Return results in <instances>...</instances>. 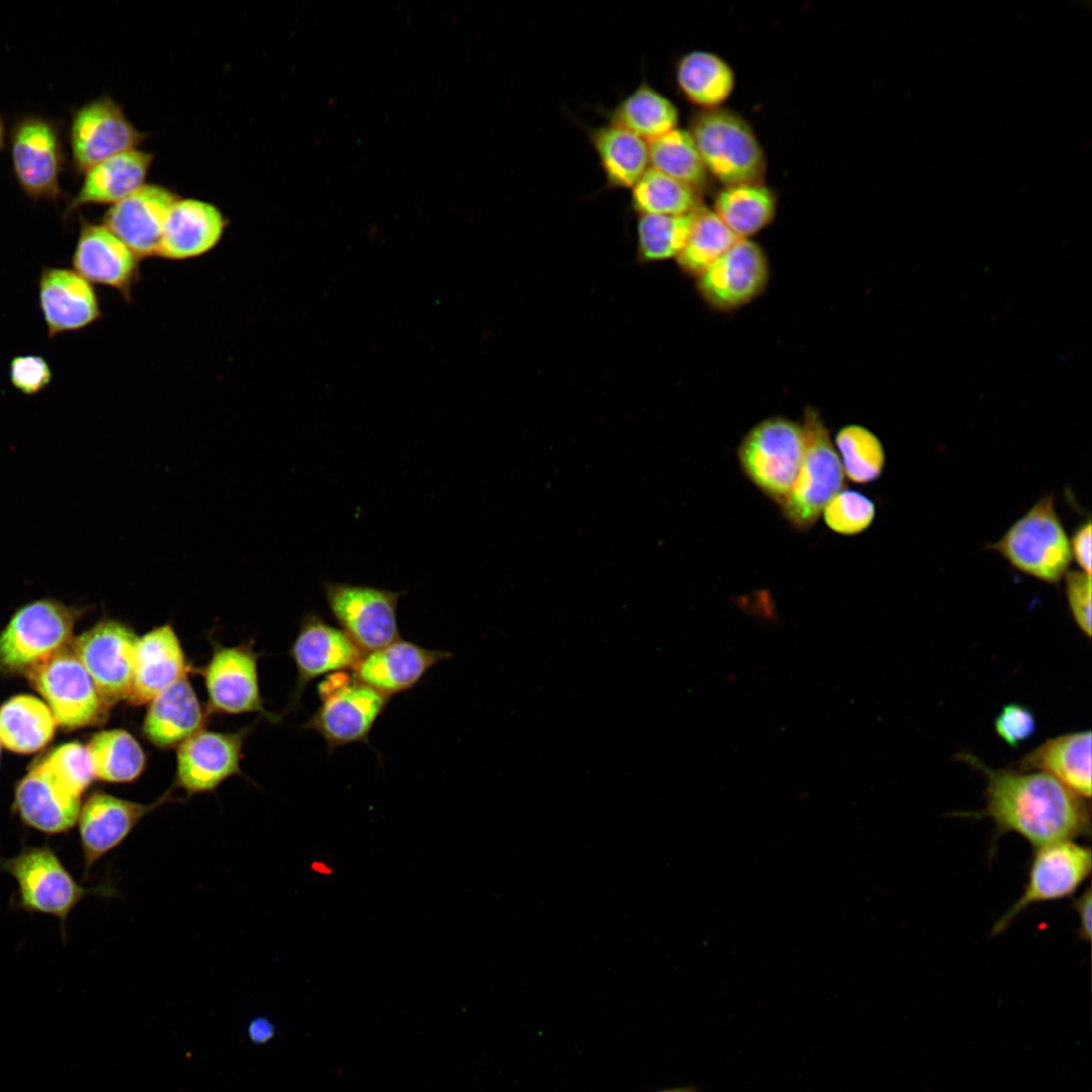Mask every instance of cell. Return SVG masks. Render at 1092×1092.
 <instances>
[{"mask_svg":"<svg viewBox=\"0 0 1092 1092\" xmlns=\"http://www.w3.org/2000/svg\"><path fill=\"white\" fill-rule=\"evenodd\" d=\"M80 611L43 599L17 610L0 634V665L24 671L70 643Z\"/></svg>","mask_w":1092,"mask_h":1092,"instance_id":"9","label":"cell"},{"mask_svg":"<svg viewBox=\"0 0 1092 1092\" xmlns=\"http://www.w3.org/2000/svg\"><path fill=\"white\" fill-rule=\"evenodd\" d=\"M963 757L987 779L986 807L978 815L993 821L997 836L1013 832L1037 848L1090 834L1089 802L1052 776L993 769L973 755Z\"/></svg>","mask_w":1092,"mask_h":1092,"instance_id":"1","label":"cell"},{"mask_svg":"<svg viewBox=\"0 0 1092 1092\" xmlns=\"http://www.w3.org/2000/svg\"><path fill=\"white\" fill-rule=\"evenodd\" d=\"M675 77L686 98L704 110L719 108L735 86L731 66L717 54L707 51L684 55L677 63Z\"/></svg>","mask_w":1092,"mask_h":1092,"instance_id":"31","label":"cell"},{"mask_svg":"<svg viewBox=\"0 0 1092 1092\" xmlns=\"http://www.w3.org/2000/svg\"><path fill=\"white\" fill-rule=\"evenodd\" d=\"M312 869L322 875H331L333 873V869L326 862L314 861Z\"/></svg>","mask_w":1092,"mask_h":1092,"instance_id":"49","label":"cell"},{"mask_svg":"<svg viewBox=\"0 0 1092 1092\" xmlns=\"http://www.w3.org/2000/svg\"><path fill=\"white\" fill-rule=\"evenodd\" d=\"M0 873L16 881L17 896L12 905L15 909L55 916L61 921L62 931L70 912L84 897L115 895L109 883L92 888L81 886L47 843L23 846L10 858L0 857Z\"/></svg>","mask_w":1092,"mask_h":1092,"instance_id":"2","label":"cell"},{"mask_svg":"<svg viewBox=\"0 0 1092 1092\" xmlns=\"http://www.w3.org/2000/svg\"><path fill=\"white\" fill-rule=\"evenodd\" d=\"M835 444L846 476L857 483H868L883 472L886 455L882 442L869 429L848 425L838 431Z\"/></svg>","mask_w":1092,"mask_h":1092,"instance_id":"39","label":"cell"},{"mask_svg":"<svg viewBox=\"0 0 1092 1092\" xmlns=\"http://www.w3.org/2000/svg\"><path fill=\"white\" fill-rule=\"evenodd\" d=\"M38 298L50 339L84 329L101 316L93 286L75 270L42 268Z\"/></svg>","mask_w":1092,"mask_h":1092,"instance_id":"22","label":"cell"},{"mask_svg":"<svg viewBox=\"0 0 1092 1092\" xmlns=\"http://www.w3.org/2000/svg\"><path fill=\"white\" fill-rule=\"evenodd\" d=\"M1068 605L1081 631L1091 637V575L1081 570H1068L1064 576Z\"/></svg>","mask_w":1092,"mask_h":1092,"instance_id":"45","label":"cell"},{"mask_svg":"<svg viewBox=\"0 0 1092 1092\" xmlns=\"http://www.w3.org/2000/svg\"><path fill=\"white\" fill-rule=\"evenodd\" d=\"M826 525L841 535H856L867 530L876 516L872 499L855 490H841L823 510Z\"/></svg>","mask_w":1092,"mask_h":1092,"instance_id":"41","label":"cell"},{"mask_svg":"<svg viewBox=\"0 0 1092 1092\" xmlns=\"http://www.w3.org/2000/svg\"><path fill=\"white\" fill-rule=\"evenodd\" d=\"M10 152L14 177L31 199L58 200L63 191L60 176L66 162L58 123L37 114L17 117L10 128Z\"/></svg>","mask_w":1092,"mask_h":1092,"instance_id":"10","label":"cell"},{"mask_svg":"<svg viewBox=\"0 0 1092 1092\" xmlns=\"http://www.w3.org/2000/svg\"><path fill=\"white\" fill-rule=\"evenodd\" d=\"M695 212L682 215L640 214L638 253L644 261L676 258L687 242Z\"/></svg>","mask_w":1092,"mask_h":1092,"instance_id":"40","label":"cell"},{"mask_svg":"<svg viewBox=\"0 0 1092 1092\" xmlns=\"http://www.w3.org/2000/svg\"><path fill=\"white\" fill-rule=\"evenodd\" d=\"M257 654L250 646L225 647L216 645L207 665L202 669L209 705L217 712L239 714L266 712L260 696Z\"/></svg>","mask_w":1092,"mask_h":1092,"instance_id":"18","label":"cell"},{"mask_svg":"<svg viewBox=\"0 0 1092 1092\" xmlns=\"http://www.w3.org/2000/svg\"><path fill=\"white\" fill-rule=\"evenodd\" d=\"M1023 771L1048 774L1089 799L1091 796V732L1079 731L1051 738L1023 756Z\"/></svg>","mask_w":1092,"mask_h":1092,"instance_id":"29","label":"cell"},{"mask_svg":"<svg viewBox=\"0 0 1092 1092\" xmlns=\"http://www.w3.org/2000/svg\"><path fill=\"white\" fill-rule=\"evenodd\" d=\"M245 730L222 733L200 730L179 744L177 783L188 794L214 790L225 779L241 774Z\"/></svg>","mask_w":1092,"mask_h":1092,"instance_id":"20","label":"cell"},{"mask_svg":"<svg viewBox=\"0 0 1092 1092\" xmlns=\"http://www.w3.org/2000/svg\"><path fill=\"white\" fill-rule=\"evenodd\" d=\"M72 264L90 283L112 287L128 297L139 257L106 226L82 218Z\"/></svg>","mask_w":1092,"mask_h":1092,"instance_id":"21","label":"cell"},{"mask_svg":"<svg viewBox=\"0 0 1092 1092\" xmlns=\"http://www.w3.org/2000/svg\"><path fill=\"white\" fill-rule=\"evenodd\" d=\"M612 122L649 142L677 127L678 110L667 97L642 84L618 104Z\"/></svg>","mask_w":1092,"mask_h":1092,"instance_id":"34","label":"cell"},{"mask_svg":"<svg viewBox=\"0 0 1092 1092\" xmlns=\"http://www.w3.org/2000/svg\"><path fill=\"white\" fill-rule=\"evenodd\" d=\"M139 638L128 626L111 619L73 638L77 656L108 707L128 699Z\"/></svg>","mask_w":1092,"mask_h":1092,"instance_id":"11","label":"cell"},{"mask_svg":"<svg viewBox=\"0 0 1092 1092\" xmlns=\"http://www.w3.org/2000/svg\"><path fill=\"white\" fill-rule=\"evenodd\" d=\"M145 139L146 133L126 118L121 105L107 95L86 102L72 113L69 142L73 165L79 173L136 149Z\"/></svg>","mask_w":1092,"mask_h":1092,"instance_id":"14","label":"cell"},{"mask_svg":"<svg viewBox=\"0 0 1092 1092\" xmlns=\"http://www.w3.org/2000/svg\"><path fill=\"white\" fill-rule=\"evenodd\" d=\"M0 745H1V743H0Z\"/></svg>","mask_w":1092,"mask_h":1092,"instance_id":"52","label":"cell"},{"mask_svg":"<svg viewBox=\"0 0 1092 1092\" xmlns=\"http://www.w3.org/2000/svg\"><path fill=\"white\" fill-rule=\"evenodd\" d=\"M988 549L1021 573L1050 584L1064 578L1073 559L1054 494L1037 500Z\"/></svg>","mask_w":1092,"mask_h":1092,"instance_id":"3","label":"cell"},{"mask_svg":"<svg viewBox=\"0 0 1092 1092\" xmlns=\"http://www.w3.org/2000/svg\"><path fill=\"white\" fill-rule=\"evenodd\" d=\"M205 716L187 675L174 681L150 703L143 724L147 739L158 747H170L200 731Z\"/></svg>","mask_w":1092,"mask_h":1092,"instance_id":"28","label":"cell"},{"mask_svg":"<svg viewBox=\"0 0 1092 1092\" xmlns=\"http://www.w3.org/2000/svg\"><path fill=\"white\" fill-rule=\"evenodd\" d=\"M804 451L803 425L774 417L758 423L745 435L737 455L750 481L781 505L795 483Z\"/></svg>","mask_w":1092,"mask_h":1092,"instance_id":"5","label":"cell"},{"mask_svg":"<svg viewBox=\"0 0 1092 1092\" xmlns=\"http://www.w3.org/2000/svg\"><path fill=\"white\" fill-rule=\"evenodd\" d=\"M451 656L446 651L426 649L398 639L365 653L352 669V674L359 681L390 697L412 689L432 666Z\"/></svg>","mask_w":1092,"mask_h":1092,"instance_id":"24","label":"cell"},{"mask_svg":"<svg viewBox=\"0 0 1092 1092\" xmlns=\"http://www.w3.org/2000/svg\"><path fill=\"white\" fill-rule=\"evenodd\" d=\"M321 706L303 725L320 733L329 752L353 742H367L369 732L389 697L338 671L318 685Z\"/></svg>","mask_w":1092,"mask_h":1092,"instance_id":"8","label":"cell"},{"mask_svg":"<svg viewBox=\"0 0 1092 1092\" xmlns=\"http://www.w3.org/2000/svg\"><path fill=\"white\" fill-rule=\"evenodd\" d=\"M633 207L640 212L682 215L702 206L698 191L653 168H648L632 188Z\"/></svg>","mask_w":1092,"mask_h":1092,"instance_id":"38","label":"cell"},{"mask_svg":"<svg viewBox=\"0 0 1092 1092\" xmlns=\"http://www.w3.org/2000/svg\"><path fill=\"white\" fill-rule=\"evenodd\" d=\"M153 161L151 153L131 150L98 163L85 172L75 196L68 202L63 218L88 204L111 205L122 200L145 184Z\"/></svg>","mask_w":1092,"mask_h":1092,"instance_id":"27","label":"cell"},{"mask_svg":"<svg viewBox=\"0 0 1092 1092\" xmlns=\"http://www.w3.org/2000/svg\"><path fill=\"white\" fill-rule=\"evenodd\" d=\"M740 239L714 210L702 205L695 212L677 262L687 272L699 276Z\"/></svg>","mask_w":1092,"mask_h":1092,"instance_id":"37","label":"cell"},{"mask_svg":"<svg viewBox=\"0 0 1092 1092\" xmlns=\"http://www.w3.org/2000/svg\"><path fill=\"white\" fill-rule=\"evenodd\" d=\"M590 139L610 185L633 188L649 168L647 142L630 130L612 122Z\"/></svg>","mask_w":1092,"mask_h":1092,"instance_id":"32","label":"cell"},{"mask_svg":"<svg viewBox=\"0 0 1092 1092\" xmlns=\"http://www.w3.org/2000/svg\"><path fill=\"white\" fill-rule=\"evenodd\" d=\"M272 1024L264 1018L254 1020L249 1028L251 1038L256 1042H265L273 1035Z\"/></svg>","mask_w":1092,"mask_h":1092,"instance_id":"48","label":"cell"},{"mask_svg":"<svg viewBox=\"0 0 1092 1092\" xmlns=\"http://www.w3.org/2000/svg\"><path fill=\"white\" fill-rule=\"evenodd\" d=\"M324 586L335 620L364 654L400 639L396 606L403 592L336 582Z\"/></svg>","mask_w":1092,"mask_h":1092,"instance_id":"12","label":"cell"},{"mask_svg":"<svg viewBox=\"0 0 1092 1092\" xmlns=\"http://www.w3.org/2000/svg\"><path fill=\"white\" fill-rule=\"evenodd\" d=\"M1091 890L1087 888L1073 903L1079 918V937L1084 941L1091 939Z\"/></svg>","mask_w":1092,"mask_h":1092,"instance_id":"47","label":"cell"},{"mask_svg":"<svg viewBox=\"0 0 1092 1092\" xmlns=\"http://www.w3.org/2000/svg\"><path fill=\"white\" fill-rule=\"evenodd\" d=\"M805 451L795 483L781 504L785 518L798 530L809 529L844 483V472L828 430L818 413L804 415Z\"/></svg>","mask_w":1092,"mask_h":1092,"instance_id":"7","label":"cell"},{"mask_svg":"<svg viewBox=\"0 0 1092 1092\" xmlns=\"http://www.w3.org/2000/svg\"><path fill=\"white\" fill-rule=\"evenodd\" d=\"M58 725L50 707L29 695L12 697L0 707V743L13 752L41 749Z\"/></svg>","mask_w":1092,"mask_h":1092,"instance_id":"30","label":"cell"},{"mask_svg":"<svg viewBox=\"0 0 1092 1092\" xmlns=\"http://www.w3.org/2000/svg\"><path fill=\"white\" fill-rule=\"evenodd\" d=\"M657 1092H697V1090L695 1088H693V1087H675V1088H669V1089L660 1090V1091H657Z\"/></svg>","mask_w":1092,"mask_h":1092,"instance_id":"50","label":"cell"},{"mask_svg":"<svg viewBox=\"0 0 1092 1092\" xmlns=\"http://www.w3.org/2000/svg\"><path fill=\"white\" fill-rule=\"evenodd\" d=\"M290 654L297 668V700L303 688L327 673L353 669L364 653L341 629L324 621L317 614L301 620Z\"/></svg>","mask_w":1092,"mask_h":1092,"instance_id":"23","label":"cell"},{"mask_svg":"<svg viewBox=\"0 0 1092 1092\" xmlns=\"http://www.w3.org/2000/svg\"><path fill=\"white\" fill-rule=\"evenodd\" d=\"M713 210L736 236L748 239L772 221L777 197L762 182L725 186L717 193Z\"/></svg>","mask_w":1092,"mask_h":1092,"instance_id":"33","label":"cell"},{"mask_svg":"<svg viewBox=\"0 0 1092 1092\" xmlns=\"http://www.w3.org/2000/svg\"><path fill=\"white\" fill-rule=\"evenodd\" d=\"M4 144H5V124H4V120H3L2 116L0 115V151L3 149Z\"/></svg>","mask_w":1092,"mask_h":1092,"instance_id":"51","label":"cell"},{"mask_svg":"<svg viewBox=\"0 0 1092 1092\" xmlns=\"http://www.w3.org/2000/svg\"><path fill=\"white\" fill-rule=\"evenodd\" d=\"M72 641L23 672L44 698L58 724L76 729L103 723L109 707L77 656Z\"/></svg>","mask_w":1092,"mask_h":1092,"instance_id":"6","label":"cell"},{"mask_svg":"<svg viewBox=\"0 0 1092 1092\" xmlns=\"http://www.w3.org/2000/svg\"><path fill=\"white\" fill-rule=\"evenodd\" d=\"M226 221L213 204L178 198L168 213L158 256L185 260L201 256L219 242Z\"/></svg>","mask_w":1092,"mask_h":1092,"instance_id":"25","label":"cell"},{"mask_svg":"<svg viewBox=\"0 0 1092 1092\" xmlns=\"http://www.w3.org/2000/svg\"><path fill=\"white\" fill-rule=\"evenodd\" d=\"M997 735L1009 746L1017 747L1033 735L1036 721L1025 706L1011 703L1002 708L994 721Z\"/></svg>","mask_w":1092,"mask_h":1092,"instance_id":"44","label":"cell"},{"mask_svg":"<svg viewBox=\"0 0 1092 1092\" xmlns=\"http://www.w3.org/2000/svg\"><path fill=\"white\" fill-rule=\"evenodd\" d=\"M1090 847L1066 840L1037 847L1028 870L1021 896L996 921L992 935L1003 932L1032 904L1056 901L1073 895L1089 877Z\"/></svg>","mask_w":1092,"mask_h":1092,"instance_id":"13","label":"cell"},{"mask_svg":"<svg viewBox=\"0 0 1092 1092\" xmlns=\"http://www.w3.org/2000/svg\"><path fill=\"white\" fill-rule=\"evenodd\" d=\"M171 800V791L150 804L94 792L81 805L78 828L84 857V877L103 855L118 846L149 813Z\"/></svg>","mask_w":1092,"mask_h":1092,"instance_id":"15","label":"cell"},{"mask_svg":"<svg viewBox=\"0 0 1092 1092\" xmlns=\"http://www.w3.org/2000/svg\"><path fill=\"white\" fill-rule=\"evenodd\" d=\"M81 796L41 760L17 784L13 810L27 827L44 834L68 832L78 821Z\"/></svg>","mask_w":1092,"mask_h":1092,"instance_id":"17","label":"cell"},{"mask_svg":"<svg viewBox=\"0 0 1092 1092\" xmlns=\"http://www.w3.org/2000/svg\"><path fill=\"white\" fill-rule=\"evenodd\" d=\"M94 777L110 783L134 781L145 769L146 756L136 739L127 731L112 729L93 735L86 746Z\"/></svg>","mask_w":1092,"mask_h":1092,"instance_id":"35","label":"cell"},{"mask_svg":"<svg viewBox=\"0 0 1092 1092\" xmlns=\"http://www.w3.org/2000/svg\"><path fill=\"white\" fill-rule=\"evenodd\" d=\"M41 761L78 796L95 778L87 747L80 743L63 744Z\"/></svg>","mask_w":1092,"mask_h":1092,"instance_id":"42","label":"cell"},{"mask_svg":"<svg viewBox=\"0 0 1092 1092\" xmlns=\"http://www.w3.org/2000/svg\"><path fill=\"white\" fill-rule=\"evenodd\" d=\"M52 377V369L41 356L21 355L13 357L10 361V382L24 394L38 393L50 384Z\"/></svg>","mask_w":1092,"mask_h":1092,"instance_id":"43","label":"cell"},{"mask_svg":"<svg viewBox=\"0 0 1092 1092\" xmlns=\"http://www.w3.org/2000/svg\"><path fill=\"white\" fill-rule=\"evenodd\" d=\"M1091 521L1083 523L1070 538L1072 558L1075 559L1079 570L1091 575Z\"/></svg>","mask_w":1092,"mask_h":1092,"instance_id":"46","label":"cell"},{"mask_svg":"<svg viewBox=\"0 0 1092 1092\" xmlns=\"http://www.w3.org/2000/svg\"><path fill=\"white\" fill-rule=\"evenodd\" d=\"M647 146L650 168L697 191L705 186L708 172L690 130L676 127Z\"/></svg>","mask_w":1092,"mask_h":1092,"instance_id":"36","label":"cell"},{"mask_svg":"<svg viewBox=\"0 0 1092 1092\" xmlns=\"http://www.w3.org/2000/svg\"><path fill=\"white\" fill-rule=\"evenodd\" d=\"M698 277L705 299L715 307L730 309L749 302L763 290L768 264L756 243L740 239Z\"/></svg>","mask_w":1092,"mask_h":1092,"instance_id":"16","label":"cell"},{"mask_svg":"<svg viewBox=\"0 0 1092 1092\" xmlns=\"http://www.w3.org/2000/svg\"><path fill=\"white\" fill-rule=\"evenodd\" d=\"M707 172L725 186L762 182L763 149L750 124L728 109L704 110L690 129Z\"/></svg>","mask_w":1092,"mask_h":1092,"instance_id":"4","label":"cell"},{"mask_svg":"<svg viewBox=\"0 0 1092 1092\" xmlns=\"http://www.w3.org/2000/svg\"><path fill=\"white\" fill-rule=\"evenodd\" d=\"M180 641L169 624L156 627L139 638L134 674L127 701L150 703L159 693L187 675Z\"/></svg>","mask_w":1092,"mask_h":1092,"instance_id":"26","label":"cell"},{"mask_svg":"<svg viewBox=\"0 0 1092 1092\" xmlns=\"http://www.w3.org/2000/svg\"><path fill=\"white\" fill-rule=\"evenodd\" d=\"M177 199L163 186L144 184L111 205L102 224L139 258L158 255L168 213Z\"/></svg>","mask_w":1092,"mask_h":1092,"instance_id":"19","label":"cell"}]
</instances>
